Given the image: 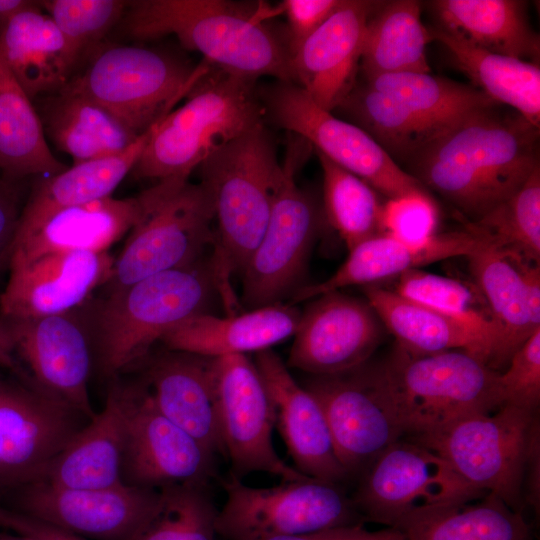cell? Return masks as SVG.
<instances>
[{
    "instance_id": "1",
    "label": "cell",
    "mask_w": 540,
    "mask_h": 540,
    "mask_svg": "<svg viewBox=\"0 0 540 540\" xmlns=\"http://www.w3.org/2000/svg\"><path fill=\"white\" fill-rule=\"evenodd\" d=\"M498 106L464 118L408 165L411 175L473 222L511 196L539 164V128Z\"/></svg>"
},
{
    "instance_id": "2",
    "label": "cell",
    "mask_w": 540,
    "mask_h": 540,
    "mask_svg": "<svg viewBox=\"0 0 540 540\" xmlns=\"http://www.w3.org/2000/svg\"><path fill=\"white\" fill-rule=\"evenodd\" d=\"M278 13L264 3L136 0L117 27L141 41L173 35L209 65L245 79L294 82L286 37L268 23Z\"/></svg>"
},
{
    "instance_id": "3",
    "label": "cell",
    "mask_w": 540,
    "mask_h": 540,
    "mask_svg": "<svg viewBox=\"0 0 540 540\" xmlns=\"http://www.w3.org/2000/svg\"><path fill=\"white\" fill-rule=\"evenodd\" d=\"M264 122L256 81L210 65L184 104L155 124L132 173L188 179L208 156Z\"/></svg>"
},
{
    "instance_id": "4",
    "label": "cell",
    "mask_w": 540,
    "mask_h": 540,
    "mask_svg": "<svg viewBox=\"0 0 540 540\" xmlns=\"http://www.w3.org/2000/svg\"><path fill=\"white\" fill-rule=\"evenodd\" d=\"M211 194L217 240L213 269L218 286L242 273L267 226L284 179L265 122L208 156L199 166Z\"/></svg>"
},
{
    "instance_id": "5",
    "label": "cell",
    "mask_w": 540,
    "mask_h": 540,
    "mask_svg": "<svg viewBox=\"0 0 540 540\" xmlns=\"http://www.w3.org/2000/svg\"><path fill=\"white\" fill-rule=\"evenodd\" d=\"M217 286L213 267L197 261L110 291L94 318L103 371L112 375L138 362L166 333L206 313Z\"/></svg>"
},
{
    "instance_id": "6",
    "label": "cell",
    "mask_w": 540,
    "mask_h": 540,
    "mask_svg": "<svg viewBox=\"0 0 540 540\" xmlns=\"http://www.w3.org/2000/svg\"><path fill=\"white\" fill-rule=\"evenodd\" d=\"M65 85L111 112L137 134L171 112L208 71L173 53L138 45L96 48Z\"/></svg>"
},
{
    "instance_id": "7",
    "label": "cell",
    "mask_w": 540,
    "mask_h": 540,
    "mask_svg": "<svg viewBox=\"0 0 540 540\" xmlns=\"http://www.w3.org/2000/svg\"><path fill=\"white\" fill-rule=\"evenodd\" d=\"M383 365L409 438L500 406L499 372L464 350L413 354L397 346Z\"/></svg>"
},
{
    "instance_id": "8",
    "label": "cell",
    "mask_w": 540,
    "mask_h": 540,
    "mask_svg": "<svg viewBox=\"0 0 540 540\" xmlns=\"http://www.w3.org/2000/svg\"><path fill=\"white\" fill-rule=\"evenodd\" d=\"M409 440L438 454L474 488L521 511L527 464L539 446L536 413L501 405Z\"/></svg>"
},
{
    "instance_id": "9",
    "label": "cell",
    "mask_w": 540,
    "mask_h": 540,
    "mask_svg": "<svg viewBox=\"0 0 540 540\" xmlns=\"http://www.w3.org/2000/svg\"><path fill=\"white\" fill-rule=\"evenodd\" d=\"M149 205L130 231L107 281L110 291L191 265L213 239L214 205L199 182L168 178L150 187Z\"/></svg>"
},
{
    "instance_id": "10",
    "label": "cell",
    "mask_w": 540,
    "mask_h": 540,
    "mask_svg": "<svg viewBox=\"0 0 540 540\" xmlns=\"http://www.w3.org/2000/svg\"><path fill=\"white\" fill-rule=\"evenodd\" d=\"M220 483L226 500L216 531L224 540H269L365 522L341 484L307 477L258 488L232 475Z\"/></svg>"
},
{
    "instance_id": "11",
    "label": "cell",
    "mask_w": 540,
    "mask_h": 540,
    "mask_svg": "<svg viewBox=\"0 0 540 540\" xmlns=\"http://www.w3.org/2000/svg\"><path fill=\"white\" fill-rule=\"evenodd\" d=\"M311 150L299 136L289 146L284 179L267 226L242 271V302L248 309L279 304L299 289L324 215L312 195L295 181Z\"/></svg>"
},
{
    "instance_id": "12",
    "label": "cell",
    "mask_w": 540,
    "mask_h": 540,
    "mask_svg": "<svg viewBox=\"0 0 540 540\" xmlns=\"http://www.w3.org/2000/svg\"><path fill=\"white\" fill-rule=\"evenodd\" d=\"M264 120L306 140L316 152L356 175L386 199L429 191L363 129L318 106L293 81L258 89Z\"/></svg>"
},
{
    "instance_id": "13",
    "label": "cell",
    "mask_w": 540,
    "mask_h": 540,
    "mask_svg": "<svg viewBox=\"0 0 540 540\" xmlns=\"http://www.w3.org/2000/svg\"><path fill=\"white\" fill-rule=\"evenodd\" d=\"M487 494L432 450L401 438L364 470L352 499L365 521L398 529L417 516Z\"/></svg>"
},
{
    "instance_id": "14",
    "label": "cell",
    "mask_w": 540,
    "mask_h": 540,
    "mask_svg": "<svg viewBox=\"0 0 540 540\" xmlns=\"http://www.w3.org/2000/svg\"><path fill=\"white\" fill-rule=\"evenodd\" d=\"M304 388L320 404L337 456L350 478L361 475L404 436L383 364L366 362L346 372L313 376Z\"/></svg>"
},
{
    "instance_id": "15",
    "label": "cell",
    "mask_w": 540,
    "mask_h": 540,
    "mask_svg": "<svg viewBox=\"0 0 540 540\" xmlns=\"http://www.w3.org/2000/svg\"><path fill=\"white\" fill-rule=\"evenodd\" d=\"M216 379L220 433L230 475L241 479L264 472L282 481L307 478L275 451L276 410L256 364L246 355L216 358Z\"/></svg>"
},
{
    "instance_id": "16",
    "label": "cell",
    "mask_w": 540,
    "mask_h": 540,
    "mask_svg": "<svg viewBox=\"0 0 540 540\" xmlns=\"http://www.w3.org/2000/svg\"><path fill=\"white\" fill-rule=\"evenodd\" d=\"M216 455L171 422L146 386L127 387L122 478L126 484L162 489L207 486L218 479Z\"/></svg>"
},
{
    "instance_id": "17",
    "label": "cell",
    "mask_w": 540,
    "mask_h": 540,
    "mask_svg": "<svg viewBox=\"0 0 540 540\" xmlns=\"http://www.w3.org/2000/svg\"><path fill=\"white\" fill-rule=\"evenodd\" d=\"M15 493L14 510L89 540H134L160 498L159 489L126 483L73 489L37 481Z\"/></svg>"
},
{
    "instance_id": "18",
    "label": "cell",
    "mask_w": 540,
    "mask_h": 540,
    "mask_svg": "<svg viewBox=\"0 0 540 540\" xmlns=\"http://www.w3.org/2000/svg\"><path fill=\"white\" fill-rule=\"evenodd\" d=\"M76 413L39 391L6 383L0 393V494L42 480L80 430Z\"/></svg>"
},
{
    "instance_id": "19",
    "label": "cell",
    "mask_w": 540,
    "mask_h": 540,
    "mask_svg": "<svg viewBox=\"0 0 540 540\" xmlns=\"http://www.w3.org/2000/svg\"><path fill=\"white\" fill-rule=\"evenodd\" d=\"M77 309L3 322L16 357L27 365L39 392L91 420L96 413L88 392L89 330Z\"/></svg>"
},
{
    "instance_id": "20",
    "label": "cell",
    "mask_w": 540,
    "mask_h": 540,
    "mask_svg": "<svg viewBox=\"0 0 540 540\" xmlns=\"http://www.w3.org/2000/svg\"><path fill=\"white\" fill-rule=\"evenodd\" d=\"M311 300L300 315L287 366L323 376L368 362L382 338L370 304L340 291Z\"/></svg>"
},
{
    "instance_id": "21",
    "label": "cell",
    "mask_w": 540,
    "mask_h": 540,
    "mask_svg": "<svg viewBox=\"0 0 540 540\" xmlns=\"http://www.w3.org/2000/svg\"><path fill=\"white\" fill-rule=\"evenodd\" d=\"M114 261L108 251H55L11 259L0 312L4 320H22L75 310L107 283Z\"/></svg>"
},
{
    "instance_id": "22",
    "label": "cell",
    "mask_w": 540,
    "mask_h": 540,
    "mask_svg": "<svg viewBox=\"0 0 540 540\" xmlns=\"http://www.w3.org/2000/svg\"><path fill=\"white\" fill-rule=\"evenodd\" d=\"M381 1L345 0L291 57L294 82L332 112L357 84L365 30Z\"/></svg>"
},
{
    "instance_id": "23",
    "label": "cell",
    "mask_w": 540,
    "mask_h": 540,
    "mask_svg": "<svg viewBox=\"0 0 540 540\" xmlns=\"http://www.w3.org/2000/svg\"><path fill=\"white\" fill-rule=\"evenodd\" d=\"M255 364L274 402L275 425L294 468L307 477L337 484L350 479L316 398L296 382L288 366L271 349L256 353Z\"/></svg>"
},
{
    "instance_id": "24",
    "label": "cell",
    "mask_w": 540,
    "mask_h": 540,
    "mask_svg": "<svg viewBox=\"0 0 540 540\" xmlns=\"http://www.w3.org/2000/svg\"><path fill=\"white\" fill-rule=\"evenodd\" d=\"M150 197V188L133 197H107L60 208L18 226L10 260L55 251H108L142 218Z\"/></svg>"
},
{
    "instance_id": "25",
    "label": "cell",
    "mask_w": 540,
    "mask_h": 540,
    "mask_svg": "<svg viewBox=\"0 0 540 540\" xmlns=\"http://www.w3.org/2000/svg\"><path fill=\"white\" fill-rule=\"evenodd\" d=\"M481 243L482 240L467 228L437 232L418 243L405 242L383 233L349 250L347 259L328 279L301 286L293 294L292 302L311 300L350 286L376 285L430 263L452 257H468Z\"/></svg>"
},
{
    "instance_id": "26",
    "label": "cell",
    "mask_w": 540,
    "mask_h": 540,
    "mask_svg": "<svg viewBox=\"0 0 540 540\" xmlns=\"http://www.w3.org/2000/svg\"><path fill=\"white\" fill-rule=\"evenodd\" d=\"M147 387L165 417L214 455L224 456L216 358L171 351L152 364Z\"/></svg>"
},
{
    "instance_id": "27",
    "label": "cell",
    "mask_w": 540,
    "mask_h": 540,
    "mask_svg": "<svg viewBox=\"0 0 540 540\" xmlns=\"http://www.w3.org/2000/svg\"><path fill=\"white\" fill-rule=\"evenodd\" d=\"M301 313L281 303L218 317L195 315L166 333L170 350L210 358L261 352L294 336Z\"/></svg>"
},
{
    "instance_id": "28",
    "label": "cell",
    "mask_w": 540,
    "mask_h": 540,
    "mask_svg": "<svg viewBox=\"0 0 540 540\" xmlns=\"http://www.w3.org/2000/svg\"><path fill=\"white\" fill-rule=\"evenodd\" d=\"M127 387L115 385L104 408L53 459L42 480L73 489L125 483L122 461L126 437Z\"/></svg>"
},
{
    "instance_id": "29",
    "label": "cell",
    "mask_w": 540,
    "mask_h": 540,
    "mask_svg": "<svg viewBox=\"0 0 540 540\" xmlns=\"http://www.w3.org/2000/svg\"><path fill=\"white\" fill-rule=\"evenodd\" d=\"M0 54L31 100L63 88L78 65L66 39L38 1L0 27Z\"/></svg>"
},
{
    "instance_id": "30",
    "label": "cell",
    "mask_w": 540,
    "mask_h": 540,
    "mask_svg": "<svg viewBox=\"0 0 540 540\" xmlns=\"http://www.w3.org/2000/svg\"><path fill=\"white\" fill-rule=\"evenodd\" d=\"M467 258L494 327L488 367L500 372L519 347L540 329V320L530 310L525 283L514 258L483 240Z\"/></svg>"
},
{
    "instance_id": "31",
    "label": "cell",
    "mask_w": 540,
    "mask_h": 540,
    "mask_svg": "<svg viewBox=\"0 0 540 540\" xmlns=\"http://www.w3.org/2000/svg\"><path fill=\"white\" fill-rule=\"evenodd\" d=\"M37 100L46 138L68 154L73 164L120 153L141 135L67 86Z\"/></svg>"
},
{
    "instance_id": "32",
    "label": "cell",
    "mask_w": 540,
    "mask_h": 540,
    "mask_svg": "<svg viewBox=\"0 0 540 540\" xmlns=\"http://www.w3.org/2000/svg\"><path fill=\"white\" fill-rule=\"evenodd\" d=\"M439 28L483 50L538 63L540 38L527 2L519 0H436Z\"/></svg>"
},
{
    "instance_id": "33",
    "label": "cell",
    "mask_w": 540,
    "mask_h": 540,
    "mask_svg": "<svg viewBox=\"0 0 540 540\" xmlns=\"http://www.w3.org/2000/svg\"><path fill=\"white\" fill-rule=\"evenodd\" d=\"M364 292L398 347L413 354L464 350L487 364L485 341L462 321L378 285L365 286Z\"/></svg>"
},
{
    "instance_id": "34",
    "label": "cell",
    "mask_w": 540,
    "mask_h": 540,
    "mask_svg": "<svg viewBox=\"0 0 540 540\" xmlns=\"http://www.w3.org/2000/svg\"><path fill=\"white\" fill-rule=\"evenodd\" d=\"M155 124L120 153L73 164L39 181L24 204L19 226L34 223L60 208L111 197L125 176L132 172Z\"/></svg>"
},
{
    "instance_id": "35",
    "label": "cell",
    "mask_w": 540,
    "mask_h": 540,
    "mask_svg": "<svg viewBox=\"0 0 540 540\" xmlns=\"http://www.w3.org/2000/svg\"><path fill=\"white\" fill-rule=\"evenodd\" d=\"M433 40L449 51L456 66L497 104H505L540 127V68L513 57L475 47L442 30L431 29Z\"/></svg>"
},
{
    "instance_id": "36",
    "label": "cell",
    "mask_w": 540,
    "mask_h": 540,
    "mask_svg": "<svg viewBox=\"0 0 540 540\" xmlns=\"http://www.w3.org/2000/svg\"><path fill=\"white\" fill-rule=\"evenodd\" d=\"M32 101L0 54V174L13 181L67 168L53 155Z\"/></svg>"
},
{
    "instance_id": "37",
    "label": "cell",
    "mask_w": 540,
    "mask_h": 540,
    "mask_svg": "<svg viewBox=\"0 0 540 540\" xmlns=\"http://www.w3.org/2000/svg\"><path fill=\"white\" fill-rule=\"evenodd\" d=\"M433 41L415 0L381 1L368 20L360 71L364 78L389 73H429L426 47Z\"/></svg>"
},
{
    "instance_id": "38",
    "label": "cell",
    "mask_w": 540,
    "mask_h": 540,
    "mask_svg": "<svg viewBox=\"0 0 540 540\" xmlns=\"http://www.w3.org/2000/svg\"><path fill=\"white\" fill-rule=\"evenodd\" d=\"M336 110L369 134L399 166L409 164L456 125L426 119L365 83H357Z\"/></svg>"
},
{
    "instance_id": "39",
    "label": "cell",
    "mask_w": 540,
    "mask_h": 540,
    "mask_svg": "<svg viewBox=\"0 0 540 540\" xmlns=\"http://www.w3.org/2000/svg\"><path fill=\"white\" fill-rule=\"evenodd\" d=\"M474 501L417 516L398 530L406 540H533L521 512L497 496Z\"/></svg>"
},
{
    "instance_id": "40",
    "label": "cell",
    "mask_w": 540,
    "mask_h": 540,
    "mask_svg": "<svg viewBox=\"0 0 540 540\" xmlns=\"http://www.w3.org/2000/svg\"><path fill=\"white\" fill-rule=\"evenodd\" d=\"M365 84L426 119L447 124L499 105L475 86L430 73L381 74L365 78Z\"/></svg>"
},
{
    "instance_id": "41",
    "label": "cell",
    "mask_w": 540,
    "mask_h": 540,
    "mask_svg": "<svg viewBox=\"0 0 540 540\" xmlns=\"http://www.w3.org/2000/svg\"><path fill=\"white\" fill-rule=\"evenodd\" d=\"M465 228L504 254L540 264V166L507 199Z\"/></svg>"
},
{
    "instance_id": "42",
    "label": "cell",
    "mask_w": 540,
    "mask_h": 540,
    "mask_svg": "<svg viewBox=\"0 0 540 540\" xmlns=\"http://www.w3.org/2000/svg\"><path fill=\"white\" fill-rule=\"evenodd\" d=\"M317 153L323 173V214L348 250L384 233V203L365 181Z\"/></svg>"
},
{
    "instance_id": "43",
    "label": "cell",
    "mask_w": 540,
    "mask_h": 540,
    "mask_svg": "<svg viewBox=\"0 0 540 540\" xmlns=\"http://www.w3.org/2000/svg\"><path fill=\"white\" fill-rule=\"evenodd\" d=\"M397 294L420 303L467 324L485 341L488 361L494 342V327L487 304L475 285V289L465 283L412 269L395 278Z\"/></svg>"
},
{
    "instance_id": "44",
    "label": "cell",
    "mask_w": 540,
    "mask_h": 540,
    "mask_svg": "<svg viewBox=\"0 0 540 540\" xmlns=\"http://www.w3.org/2000/svg\"><path fill=\"white\" fill-rule=\"evenodd\" d=\"M207 486L160 489L158 504L134 540H217L218 510Z\"/></svg>"
},
{
    "instance_id": "45",
    "label": "cell",
    "mask_w": 540,
    "mask_h": 540,
    "mask_svg": "<svg viewBox=\"0 0 540 540\" xmlns=\"http://www.w3.org/2000/svg\"><path fill=\"white\" fill-rule=\"evenodd\" d=\"M41 9L54 21L79 64L119 25L129 1L44 0Z\"/></svg>"
},
{
    "instance_id": "46",
    "label": "cell",
    "mask_w": 540,
    "mask_h": 540,
    "mask_svg": "<svg viewBox=\"0 0 540 540\" xmlns=\"http://www.w3.org/2000/svg\"><path fill=\"white\" fill-rule=\"evenodd\" d=\"M500 406L536 413L540 402V329L512 355L497 376Z\"/></svg>"
},
{
    "instance_id": "47",
    "label": "cell",
    "mask_w": 540,
    "mask_h": 540,
    "mask_svg": "<svg viewBox=\"0 0 540 540\" xmlns=\"http://www.w3.org/2000/svg\"><path fill=\"white\" fill-rule=\"evenodd\" d=\"M439 220V208L430 193L387 199L384 203V233L405 242L430 238L437 233Z\"/></svg>"
},
{
    "instance_id": "48",
    "label": "cell",
    "mask_w": 540,
    "mask_h": 540,
    "mask_svg": "<svg viewBox=\"0 0 540 540\" xmlns=\"http://www.w3.org/2000/svg\"><path fill=\"white\" fill-rule=\"evenodd\" d=\"M345 0H284L279 13L287 19L286 41L292 55L320 26H322Z\"/></svg>"
},
{
    "instance_id": "49",
    "label": "cell",
    "mask_w": 540,
    "mask_h": 540,
    "mask_svg": "<svg viewBox=\"0 0 540 540\" xmlns=\"http://www.w3.org/2000/svg\"><path fill=\"white\" fill-rule=\"evenodd\" d=\"M22 182L13 181L0 174V272L9 267L10 257L21 213Z\"/></svg>"
},
{
    "instance_id": "50",
    "label": "cell",
    "mask_w": 540,
    "mask_h": 540,
    "mask_svg": "<svg viewBox=\"0 0 540 540\" xmlns=\"http://www.w3.org/2000/svg\"><path fill=\"white\" fill-rule=\"evenodd\" d=\"M269 540H406V537L402 531L393 527L370 531L363 524H355Z\"/></svg>"
},
{
    "instance_id": "51",
    "label": "cell",
    "mask_w": 540,
    "mask_h": 540,
    "mask_svg": "<svg viewBox=\"0 0 540 540\" xmlns=\"http://www.w3.org/2000/svg\"><path fill=\"white\" fill-rule=\"evenodd\" d=\"M9 510L5 530L14 532L29 540H89L12 508Z\"/></svg>"
},
{
    "instance_id": "52",
    "label": "cell",
    "mask_w": 540,
    "mask_h": 540,
    "mask_svg": "<svg viewBox=\"0 0 540 540\" xmlns=\"http://www.w3.org/2000/svg\"><path fill=\"white\" fill-rule=\"evenodd\" d=\"M0 367L16 373L21 372L9 330L2 321H0Z\"/></svg>"
},
{
    "instance_id": "53",
    "label": "cell",
    "mask_w": 540,
    "mask_h": 540,
    "mask_svg": "<svg viewBox=\"0 0 540 540\" xmlns=\"http://www.w3.org/2000/svg\"><path fill=\"white\" fill-rule=\"evenodd\" d=\"M33 2L29 0H0V27L13 15L27 8Z\"/></svg>"
},
{
    "instance_id": "54",
    "label": "cell",
    "mask_w": 540,
    "mask_h": 540,
    "mask_svg": "<svg viewBox=\"0 0 540 540\" xmlns=\"http://www.w3.org/2000/svg\"><path fill=\"white\" fill-rule=\"evenodd\" d=\"M0 540H29L14 532L0 528Z\"/></svg>"
},
{
    "instance_id": "55",
    "label": "cell",
    "mask_w": 540,
    "mask_h": 540,
    "mask_svg": "<svg viewBox=\"0 0 540 540\" xmlns=\"http://www.w3.org/2000/svg\"><path fill=\"white\" fill-rule=\"evenodd\" d=\"M6 385V382H4L2 379H1V376H0V393L2 392V390L4 389Z\"/></svg>"
},
{
    "instance_id": "56",
    "label": "cell",
    "mask_w": 540,
    "mask_h": 540,
    "mask_svg": "<svg viewBox=\"0 0 540 540\" xmlns=\"http://www.w3.org/2000/svg\"><path fill=\"white\" fill-rule=\"evenodd\" d=\"M3 513H4V507L0 506V526H1V522H2Z\"/></svg>"
}]
</instances>
